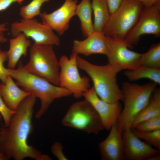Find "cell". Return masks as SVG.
I'll return each mask as SVG.
<instances>
[{
    "label": "cell",
    "instance_id": "cell-8",
    "mask_svg": "<svg viewBox=\"0 0 160 160\" xmlns=\"http://www.w3.org/2000/svg\"><path fill=\"white\" fill-rule=\"evenodd\" d=\"M78 55L72 53L69 58L62 56L59 61V86L70 91L76 98L83 96L90 88L89 79L81 76L79 71L76 58Z\"/></svg>",
    "mask_w": 160,
    "mask_h": 160
},
{
    "label": "cell",
    "instance_id": "cell-26",
    "mask_svg": "<svg viewBox=\"0 0 160 160\" xmlns=\"http://www.w3.org/2000/svg\"><path fill=\"white\" fill-rule=\"evenodd\" d=\"M133 129L141 132H149L160 129V116L142 122Z\"/></svg>",
    "mask_w": 160,
    "mask_h": 160
},
{
    "label": "cell",
    "instance_id": "cell-25",
    "mask_svg": "<svg viewBox=\"0 0 160 160\" xmlns=\"http://www.w3.org/2000/svg\"><path fill=\"white\" fill-rule=\"evenodd\" d=\"M131 129L138 138L144 140L149 145L160 150V129L149 132H141L135 129Z\"/></svg>",
    "mask_w": 160,
    "mask_h": 160
},
{
    "label": "cell",
    "instance_id": "cell-24",
    "mask_svg": "<svg viewBox=\"0 0 160 160\" xmlns=\"http://www.w3.org/2000/svg\"><path fill=\"white\" fill-rule=\"evenodd\" d=\"M50 0H32L28 4L23 6L20 9L19 14L23 19L34 18L39 16L41 12L40 9L42 5Z\"/></svg>",
    "mask_w": 160,
    "mask_h": 160
},
{
    "label": "cell",
    "instance_id": "cell-10",
    "mask_svg": "<svg viewBox=\"0 0 160 160\" xmlns=\"http://www.w3.org/2000/svg\"><path fill=\"white\" fill-rule=\"evenodd\" d=\"M21 33L30 38L34 44L39 45L59 46L60 39L52 30L33 18L13 22L10 26V33L13 37Z\"/></svg>",
    "mask_w": 160,
    "mask_h": 160
},
{
    "label": "cell",
    "instance_id": "cell-19",
    "mask_svg": "<svg viewBox=\"0 0 160 160\" xmlns=\"http://www.w3.org/2000/svg\"><path fill=\"white\" fill-rule=\"evenodd\" d=\"M160 116V89L156 88L152 93L148 104L137 115L130 126L133 129L144 121Z\"/></svg>",
    "mask_w": 160,
    "mask_h": 160
},
{
    "label": "cell",
    "instance_id": "cell-28",
    "mask_svg": "<svg viewBox=\"0 0 160 160\" xmlns=\"http://www.w3.org/2000/svg\"><path fill=\"white\" fill-rule=\"evenodd\" d=\"M1 83L0 82V87ZM16 111L9 109L4 102L0 93V113L1 114L4 121V124L7 126L13 115Z\"/></svg>",
    "mask_w": 160,
    "mask_h": 160
},
{
    "label": "cell",
    "instance_id": "cell-5",
    "mask_svg": "<svg viewBox=\"0 0 160 160\" xmlns=\"http://www.w3.org/2000/svg\"><path fill=\"white\" fill-rule=\"evenodd\" d=\"M28 62L23 67L31 73L59 86L60 66L52 46L33 44L29 51Z\"/></svg>",
    "mask_w": 160,
    "mask_h": 160
},
{
    "label": "cell",
    "instance_id": "cell-14",
    "mask_svg": "<svg viewBox=\"0 0 160 160\" xmlns=\"http://www.w3.org/2000/svg\"><path fill=\"white\" fill-rule=\"evenodd\" d=\"M122 135L124 160H147L151 156L159 154L160 150L142 141L130 128L124 129Z\"/></svg>",
    "mask_w": 160,
    "mask_h": 160
},
{
    "label": "cell",
    "instance_id": "cell-17",
    "mask_svg": "<svg viewBox=\"0 0 160 160\" xmlns=\"http://www.w3.org/2000/svg\"><path fill=\"white\" fill-rule=\"evenodd\" d=\"M0 93L4 102L10 110L16 111L21 102L30 93L20 88L9 75L4 83H1Z\"/></svg>",
    "mask_w": 160,
    "mask_h": 160
},
{
    "label": "cell",
    "instance_id": "cell-32",
    "mask_svg": "<svg viewBox=\"0 0 160 160\" xmlns=\"http://www.w3.org/2000/svg\"><path fill=\"white\" fill-rule=\"evenodd\" d=\"M7 23H0V43H4L7 41L8 39L5 36V32L8 30Z\"/></svg>",
    "mask_w": 160,
    "mask_h": 160
},
{
    "label": "cell",
    "instance_id": "cell-33",
    "mask_svg": "<svg viewBox=\"0 0 160 160\" xmlns=\"http://www.w3.org/2000/svg\"><path fill=\"white\" fill-rule=\"evenodd\" d=\"M140 2L144 7L152 6L159 2L160 0H136Z\"/></svg>",
    "mask_w": 160,
    "mask_h": 160
},
{
    "label": "cell",
    "instance_id": "cell-23",
    "mask_svg": "<svg viewBox=\"0 0 160 160\" xmlns=\"http://www.w3.org/2000/svg\"><path fill=\"white\" fill-rule=\"evenodd\" d=\"M140 66L160 69V43L153 44L146 52L141 54Z\"/></svg>",
    "mask_w": 160,
    "mask_h": 160
},
{
    "label": "cell",
    "instance_id": "cell-27",
    "mask_svg": "<svg viewBox=\"0 0 160 160\" xmlns=\"http://www.w3.org/2000/svg\"><path fill=\"white\" fill-rule=\"evenodd\" d=\"M8 60L7 51L2 50L0 46V80L1 83L6 81L8 76V68L5 67L4 64Z\"/></svg>",
    "mask_w": 160,
    "mask_h": 160
},
{
    "label": "cell",
    "instance_id": "cell-34",
    "mask_svg": "<svg viewBox=\"0 0 160 160\" xmlns=\"http://www.w3.org/2000/svg\"><path fill=\"white\" fill-rule=\"evenodd\" d=\"M160 155L159 154L153 155L149 157L147 160H160Z\"/></svg>",
    "mask_w": 160,
    "mask_h": 160
},
{
    "label": "cell",
    "instance_id": "cell-36",
    "mask_svg": "<svg viewBox=\"0 0 160 160\" xmlns=\"http://www.w3.org/2000/svg\"><path fill=\"white\" fill-rule=\"evenodd\" d=\"M2 118V116L1 115V114L0 113V123L1 121Z\"/></svg>",
    "mask_w": 160,
    "mask_h": 160
},
{
    "label": "cell",
    "instance_id": "cell-1",
    "mask_svg": "<svg viewBox=\"0 0 160 160\" xmlns=\"http://www.w3.org/2000/svg\"><path fill=\"white\" fill-rule=\"evenodd\" d=\"M36 98L31 95L27 97L12 116L9 125L0 124V151L8 159L23 160L26 158L36 160L51 159L28 143V136L33 130L32 118Z\"/></svg>",
    "mask_w": 160,
    "mask_h": 160
},
{
    "label": "cell",
    "instance_id": "cell-4",
    "mask_svg": "<svg viewBox=\"0 0 160 160\" xmlns=\"http://www.w3.org/2000/svg\"><path fill=\"white\" fill-rule=\"evenodd\" d=\"M157 84L153 83L140 85L124 83L121 90L124 107L116 121L121 131L130 128L131 124L139 113L148 104Z\"/></svg>",
    "mask_w": 160,
    "mask_h": 160
},
{
    "label": "cell",
    "instance_id": "cell-18",
    "mask_svg": "<svg viewBox=\"0 0 160 160\" xmlns=\"http://www.w3.org/2000/svg\"><path fill=\"white\" fill-rule=\"evenodd\" d=\"M9 48L7 51L9 68L15 69L21 57L27 55L28 48L31 46L30 41L23 33L9 40Z\"/></svg>",
    "mask_w": 160,
    "mask_h": 160
},
{
    "label": "cell",
    "instance_id": "cell-3",
    "mask_svg": "<svg viewBox=\"0 0 160 160\" xmlns=\"http://www.w3.org/2000/svg\"><path fill=\"white\" fill-rule=\"evenodd\" d=\"M78 68L85 72L91 79L93 87L97 95L103 100L110 103L123 100L121 90L117 83L116 76L121 71L108 63L104 65L93 64L77 55Z\"/></svg>",
    "mask_w": 160,
    "mask_h": 160
},
{
    "label": "cell",
    "instance_id": "cell-31",
    "mask_svg": "<svg viewBox=\"0 0 160 160\" xmlns=\"http://www.w3.org/2000/svg\"><path fill=\"white\" fill-rule=\"evenodd\" d=\"M24 0H0V12L4 11L12 4L17 3L21 4Z\"/></svg>",
    "mask_w": 160,
    "mask_h": 160
},
{
    "label": "cell",
    "instance_id": "cell-16",
    "mask_svg": "<svg viewBox=\"0 0 160 160\" xmlns=\"http://www.w3.org/2000/svg\"><path fill=\"white\" fill-rule=\"evenodd\" d=\"M72 53L86 56L95 54L106 56L107 49L106 36L102 32L95 31L84 40H74Z\"/></svg>",
    "mask_w": 160,
    "mask_h": 160
},
{
    "label": "cell",
    "instance_id": "cell-15",
    "mask_svg": "<svg viewBox=\"0 0 160 160\" xmlns=\"http://www.w3.org/2000/svg\"><path fill=\"white\" fill-rule=\"evenodd\" d=\"M107 137L99 144L102 160H124L122 132L116 121Z\"/></svg>",
    "mask_w": 160,
    "mask_h": 160
},
{
    "label": "cell",
    "instance_id": "cell-11",
    "mask_svg": "<svg viewBox=\"0 0 160 160\" xmlns=\"http://www.w3.org/2000/svg\"><path fill=\"white\" fill-rule=\"evenodd\" d=\"M108 63L121 71L131 70L139 66L141 54L131 51L124 41L106 36Z\"/></svg>",
    "mask_w": 160,
    "mask_h": 160
},
{
    "label": "cell",
    "instance_id": "cell-21",
    "mask_svg": "<svg viewBox=\"0 0 160 160\" xmlns=\"http://www.w3.org/2000/svg\"><path fill=\"white\" fill-rule=\"evenodd\" d=\"M95 31L102 32L111 15L106 0H92Z\"/></svg>",
    "mask_w": 160,
    "mask_h": 160
},
{
    "label": "cell",
    "instance_id": "cell-22",
    "mask_svg": "<svg viewBox=\"0 0 160 160\" xmlns=\"http://www.w3.org/2000/svg\"><path fill=\"white\" fill-rule=\"evenodd\" d=\"M125 76L130 81L147 79L157 84H160V69L140 66L124 72Z\"/></svg>",
    "mask_w": 160,
    "mask_h": 160
},
{
    "label": "cell",
    "instance_id": "cell-7",
    "mask_svg": "<svg viewBox=\"0 0 160 160\" xmlns=\"http://www.w3.org/2000/svg\"><path fill=\"white\" fill-rule=\"evenodd\" d=\"M64 126L85 132L97 134L104 127L97 112L86 99L73 103L61 121Z\"/></svg>",
    "mask_w": 160,
    "mask_h": 160
},
{
    "label": "cell",
    "instance_id": "cell-9",
    "mask_svg": "<svg viewBox=\"0 0 160 160\" xmlns=\"http://www.w3.org/2000/svg\"><path fill=\"white\" fill-rule=\"evenodd\" d=\"M151 34L160 36V1L150 7H144L136 23L129 32L124 41L129 48L139 41L141 36Z\"/></svg>",
    "mask_w": 160,
    "mask_h": 160
},
{
    "label": "cell",
    "instance_id": "cell-6",
    "mask_svg": "<svg viewBox=\"0 0 160 160\" xmlns=\"http://www.w3.org/2000/svg\"><path fill=\"white\" fill-rule=\"evenodd\" d=\"M144 7L136 0H124L110 15L102 31L106 36L124 41L138 21Z\"/></svg>",
    "mask_w": 160,
    "mask_h": 160
},
{
    "label": "cell",
    "instance_id": "cell-2",
    "mask_svg": "<svg viewBox=\"0 0 160 160\" xmlns=\"http://www.w3.org/2000/svg\"><path fill=\"white\" fill-rule=\"evenodd\" d=\"M8 73L15 80L18 86L40 99L41 105L36 114V119L40 118L44 114L55 100L72 95L68 89L55 85L43 78L28 72L24 68L21 62H20L17 68H8Z\"/></svg>",
    "mask_w": 160,
    "mask_h": 160
},
{
    "label": "cell",
    "instance_id": "cell-20",
    "mask_svg": "<svg viewBox=\"0 0 160 160\" xmlns=\"http://www.w3.org/2000/svg\"><path fill=\"white\" fill-rule=\"evenodd\" d=\"M92 13L91 0H81L76 5L75 15L79 19L82 34L85 38L95 31L92 19Z\"/></svg>",
    "mask_w": 160,
    "mask_h": 160
},
{
    "label": "cell",
    "instance_id": "cell-29",
    "mask_svg": "<svg viewBox=\"0 0 160 160\" xmlns=\"http://www.w3.org/2000/svg\"><path fill=\"white\" fill-rule=\"evenodd\" d=\"M63 147L60 142H56L51 147V151L52 154L59 160H66L68 158L63 153Z\"/></svg>",
    "mask_w": 160,
    "mask_h": 160
},
{
    "label": "cell",
    "instance_id": "cell-13",
    "mask_svg": "<svg viewBox=\"0 0 160 160\" xmlns=\"http://www.w3.org/2000/svg\"><path fill=\"white\" fill-rule=\"evenodd\" d=\"M83 96L97 113L104 129L110 130L119 118L122 111L119 101L110 103L103 100L97 95L93 87L87 90Z\"/></svg>",
    "mask_w": 160,
    "mask_h": 160
},
{
    "label": "cell",
    "instance_id": "cell-35",
    "mask_svg": "<svg viewBox=\"0 0 160 160\" xmlns=\"http://www.w3.org/2000/svg\"><path fill=\"white\" fill-rule=\"evenodd\" d=\"M8 159L4 154L2 151H0V160H7Z\"/></svg>",
    "mask_w": 160,
    "mask_h": 160
},
{
    "label": "cell",
    "instance_id": "cell-12",
    "mask_svg": "<svg viewBox=\"0 0 160 160\" xmlns=\"http://www.w3.org/2000/svg\"><path fill=\"white\" fill-rule=\"evenodd\" d=\"M76 0H65L62 5L52 12H44L39 15L42 23L55 31L59 36L68 29L71 19L75 15Z\"/></svg>",
    "mask_w": 160,
    "mask_h": 160
},
{
    "label": "cell",
    "instance_id": "cell-30",
    "mask_svg": "<svg viewBox=\"0 0 160 160\" xmlns=\"http://www.w3.org/2000/svg\"><path fill=\"white\" fill-rule=\"evenodd\" d=\"M124 0H106L110 15L114 13L120 7Z\"/></svg>",
    "mask_w": 160,
    "mask_h": 160
}]
</instances>
